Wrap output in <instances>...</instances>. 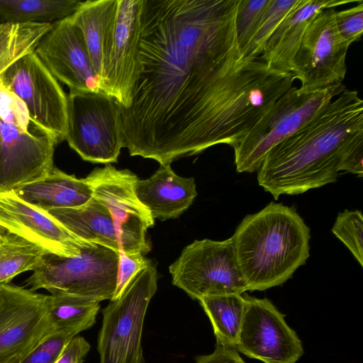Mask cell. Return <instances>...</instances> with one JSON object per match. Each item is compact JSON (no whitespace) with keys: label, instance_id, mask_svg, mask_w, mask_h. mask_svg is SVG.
<instances>
[{"label":"cell","instance_id":"cell-1","mask_svg":"<svg viewBox=\"0 0 363 363\" xmlns=\"http://www.w3.org/2000/svg\"><path fill=\"white\" fill-rule=\"evenodd\" d=\"M239 0H142L140 54L128 106L120 107L123 147L170 164L196 154L206 104L242 60Z\"/></svg>","mask_w":363,"mask_h":363},{"label":"cell","instance_id":"cell-2","mask_svg":"<svg viewBox=\"0 0 363 363\" xmlns=\"http://www.w3.org/2000/svg\"><path fill=\"white\" fill-rule=\"evenodd\" d=\"M340 171L363 177V100L347 88L269 151L257 181L277 200L334 183Z\"/></svg>","mask_w":363,"mask_h":363},{"label":"cell","instance_id":"cell-3","mask_svg":"<svg viewBox=\"0 0 363 363\" xmlns=\"http://www.w3.org/2000/svg\"><path fill=\"white\" fill-rule=\"evenodd\" d=\"M310 238L294 206L272 201L245 216L232 239L247 291H264L291 279L309 257Z\"/></svg>","mask_w":363,"mask_h":363},{"label":"cell","instance_id":"cell-4","mask_svg":"<svg viewBox=\"0 0 363 363\" xmlns=\"http://www.w3.org/2000/svg\"><path fill=\"white\" fill-rule=\"evenodd\" d=\"M118 252L86 242L74 257L46 253L26 284L33 291L43 289L51 294H67L99 303L111 301L116 286Z\"/></svg>","mask_w":363,"mask_h":363},{"label":"cell","instance_id":"cell-5","mask_svg":"<svg viewBox=\"0 0 363 363\" xmlns=\"http://www.w3.org/2000/svg\"><path fill=\"white\" fill-rule=\"evenodd\" d=\"M345 88L342 83L311 91L292 86L233 147L237 172H257L270 150L296 133Z\"/></svg>","mask_w":363,"mask_h":363},{"label":"cell","instance_id":"cell-6","mask_svg":"<svg viewBox=\"0 0 363 363\" xmlns=\"http://www.w3.org/2000/svg\"><path fill=\"white\" fill-rule=\"evenodd\" d=\"M157 271L152 263L140 271L116 300L101 312L97 350L99 363H144L141 344L149 303L157 289Z\"/></svg>","mask_w":363,"mask_h":363},{"label":"cell","instance_id":"cell-7","mask_svg":"<svg viewBox=\"0 0 363 363\" xmlns=\"http://www.w3.org/2000/svg\"><path fill=\"white\" fill-rule=\"evenodd\" d=\"M65 140L84 160L117 162L123 147L117 101L102 91H69Z\"/></svg>","mask_w":363,"mask_h":363},{"label":"cell","instance_id":"cell-8","mask_svg":"<svg viewBox=\"0 0 363 363\" xmlns=\"http://www.w3.org/2000/svg\"><path fill=\"white\" fill-rule=\"evenodd\" d=\"M172 284L192 299L247 289L237 263L232 237L216 241L195 240L169 266Z\"/></svg>","mask_w":363,"mask_h":363},{"label":"cell","instance_id":"cell-9","mask_svg":"<svg viewBox=\"0 0 363 363\" xmlns=\"http://www.w3.org/2000/svg\"><path fill=\"white\" fill-rule=\"evenodd\" d=\"M0 84L25 104L31 120L57 144L65 140L67 95L33 52L18 59L0 75Z\"/></svg>","mask_w":363,"mask_h":363},{"label":"cell","instance_id":"cell-10","mask_svg":"<svg viewBox=\"0 0 363 363\" xmlns=\"http://www.w3.org/2000/svg\"><path fill=\"white\" fill-rule=\"evenodd\" d=\"M93 197L110 211L121 238L120 251L145 255L151 250L147 230L154 225L149 211L135 193L138 177L128 169H117L111 164L96 168L86 177Z\"/></svg>","mask_w":363,"mask_h":363},{"label":"cell","instance_id":"cell-11","mask_svg":"<svg viewBox=\"0 0 363 363\" xmlns=\"http://www.w3.org/2000/svg\"><path fill=\"white\" fill-rule=\"evenodd\" d=\"M335 8L319 11L308 23L293 60L291 74L302 91L342 83L350 44L337 32Z\"/></svg>","mask_w":363,"mask_h":363},{"label":"cell","instance_id":"cell-12","mask_svg":"<svg viewBox=\"0 0 363 363\" xmlns=\"http://www.w3.org/2000/svg\"><path fill=\"white\" fill-rule=\"evenodd\" d=\"M141 6L142 0H118L104 47L100 91L123 108L130 104L139 65Z\"/></svg>","mask_w":363,"mask_h":363},{"label":"cell","instance_id":"cell-13","mask_svg":"<svg viewBox=\"0 0 363 363\" xmlns=\"http://www.w3.org/2000/svg\"><path fill=\"white\" fill-rule=\"evenodd\" d=\"M246 307L235 349L264 363H296L303 354L301 340L267 298L245 294Z\"/></svg>","mask_w":363,"mask_h":363},{"label":"cell","instance_id":"cell-14","mask_svg":"<svg viewBox=\"0 0 363 363\" xmlns=\"http://www.w3.org/2000/svg\"><path fill=\"white\" fill-rule=\"evenodd\" d=\"M52 330L47 295L0 284V357L23 359Z\"/></svg>","mask_w":363,"mask_h":363},{"label":"cell","instance_id":"cell-15","mask_svg":"<svg viewBox=\"0 0 363 363\" xmlns=\"http://www.w3.org/2000/svg\"><path fill=\"white\" fill-rule=\"evenodd\" d=\"M34 52L58 81L70 91H99L100 79L80 30L70 16L53 22Z\"/></svg>","mask_w":363,"mask_h":363},{"label":"cell","instance_id":"cell-16","mask_svg":"<svg viewBox=\"0 0 363 363\" xmlns=\"http://www.w3.org/2000/svg\"><path fill=\"white\" fill-rule=\"evenodd\" d=\"M0 193L35 181L53 166L57 144L41 128L24 131L0 121Z\"/></svg>","mask_w":363,"mask_h":363},{"label":"cell","instance_id":"cell-17","mask_svg":"<svg viewBox=\"0 0 363 363\" xmlns=\"http://www.w3.org/2000/svg\"><path fill=\"white\" fill-rule=\"evenodd\" d=\"M0 225L59 256H76L86 243L48 211L23 201L13 191L0 193Z\"/></svg>","mask_w":363,"mask_h":363},{"label":"cell","instance_id":"cell-18","mask_svg":"<svg viewBox=\"0 0 363 363\" xmlns=\"http://www.w3.org/2000/svg\"><path fill=\"white\" fill-rule=\"evenodd\" d=\"M357 1L299 0L267 40L259 57L270 69L291 73L294 57L307 26L320 10Z\"/></svg>","mask_w":363,"mask_h":363},{"label":"cell","instance_id":"cell-19","mask_svg":"<svg viewBox=\"0 0 363 363\" xmlns=\"http://www.w3.org/2000/svg\"><path fill=\"white\" fill-rule=\"evenodd\" d=\"M135 193L152 218L160 220L179 216L197 196L194 179L177 175L170 164L160 165L148 179L138 178Z\"/></svg>","mask_w":363,"mask_h":363},{"label":"cell","instance_id":"cell-20","mask_svg":"<svg viewBox=\"0 0 363 363\" xmlns=\"http://www.w3.org/2000/svg\"><path fill=\"white\" fill-rule=\"evenodd\" d=\"M23 201L42 209L74 208L93 197L86 178L80 179L53 167L46 174L13 190Z\"/></svg>","mask_w":363,"mask_h":363},{"label":"cell","instance_id":"cell-21","mask_svg":"<svg viewBox=\"0 0 363 363\" xmlns=\"http://www.w3.org/2000/svg\"><path fill=\"white\" fill-rule=\"evenodd\" d=\"M48 212L81 240L120 251L121 238L112 215L94 197L80 206L53 208Z\"/></svg>","mask_w":363,"mask_h":363},{"label":"cell","instance_id":"cell-22","mask_svg":"<svg viewBox=\"0 0 363 363\" xmlns=\"http://www.w3.org/2000/svg\"><path fill=\"white\" fill-rule=\"evenodd\" d=\"M118 0H87L70 16L80 30L89 55L99 79L102 72L103 51L114 18Z\"/></svg>","mask_w":363,"mask_h":363},{"label":"cell","instance_id":"cell-23","mask_svg":"<svg viewBox=\"0 0 363 363\" xmlns=\"http://www.w3.org/2000/svg\"><path fill=\"white\" fill-rule=\"evenodd\" d=\"M198 301L211 323L216 344L235 348L246 307L245 296L225 294Z\"/></svg>","mask_w":363,"mask_h":363},{"label":"cell","instance_id":"cell-24","mask_svg":"<svg viewBox=\"0 0 363 363\" xmlns=\"http://www.w3.org/2000/svg\"><path fill=\"white\" fill-rule=\"evenodd\" d=\"M79 0H0V19L11 23H52L73 15Z\"/></svg>","mask_w":363,"mask_h":363},{"label":"cell","instance_id":"cell-25","mask_svg":"<svg viewBox=\"0 0 363 363\" xmlns=\"http://www.w3.org/2000/svg\"><path fill=\"white\" fill-rule=\"evenodd\" d=\"M47 306L53 330L77 335L95 324L100 310L99 302L62 294L47 295Z\"/></svg>","mask_w":363,"mask_h":363},{"label":"cell","instance_id":"cell-26","mask_svg":"<svg viewBox=\"0 0 363 363\" xmlns=\"http://www.w3.org/2000/svg\"><path fill=\"white\" fill-rule=\"evenodd\" d=\"M47 252L0 225V284L19 274L34 271Z\"/></svg>","mask_w":363,"mask_h":363},{"label":"cell","instance_id":"cell-27","mask_svg":"<svg viewBox=\"0 0 363 363\" xmlns=\"http://www.w3.org/2000/svg\"><path fill=\"white\" fill-rule=\"evenodd\" d=\"M52 23H0V75L23 55L33 52Z\"/></svg>","mask_w":363,"mask_h":363},{"label":"cell","instance_id":"cell-28","mask_svg":"<svg viewBox=\"0 0 363 363\" xmlns=\"http://www.w3.org/2000/svg\"><path fill=\"white\" fill-rule=\"evenodd\" d=\"M270 0H239L235 16L237 45L242 60Z\"/></svg>","mask_w":363,"mask_h":363},{"label":"cell","instance_id":"cell-29","mask_svg":"<svg viewBox=\"0 0 363 363\" xmlns=\"http://www.w3.org/2000/svg\"><path fill=\"white\" fill-rule=\"evenodd\" d=\"M298 1L299 0H270L242 60L255 59L261 55L272 33Z\"/></svg>","mask_w":363,"mask_h":363},{"label":"cell","instance_id":"cell-30","mask_svg":"<svg viewBox=\"0 0 363 363\" xmlns=\"http://www.w3.org/2000/svg\"><path fill=\"white\" fill-rule=\"evenodd\" d=\"M331 230L363 266V218L361 211L345 210L340 213Z\"/></svg>","mask_w":363,"mask_h":363},{"label":"cell","instance_id":"cell-31","mask_svg":"<svg viewBox=\"0 0 363 363\" xmlns=\"http://www.w3.org/2000/svg\"><path fill=\"white\" fill-rule=\"evenodd\" d=\"M76 335L69 330H52L20 363H55L69 341Z\"/></svg>","mask_w":363,"mask_h":363},{"label":"cell","instance_id":"cell-32","mask_svg":"<svg viewBox=\"0 0 363 363\" xmlns=\"http://www.w3.org/2000/svg\"><path fill=\"white\" fill-rule=\"evenodd\" d=\"M0 121L26 132L40 128L31 120L23 101L1 84Z\"/></svg>","mask_w":363,"mask_h":363},{"label":"cell","instance_id":"cell-33","mask_svg":"<svg viewBox=\"0 0 363 363\" xmlns=\"http://www.w3.org/2000/svg\"><path fill=\"white\" fill-rule=\"evenodd\" d=\"M335 25L341 38L351 45L363 33V1L347 9L335 12Z\"/></svg>","mask_w":363,"mask_h":363},{"label":"cell","instance_id":"cell-34","mask_svg":"<svg viewBox=\"0 0 363 363\" xmlns=\"http://www.w3.org/2000/svg\"><path fill=\"white\" fill-rule=\"evenodd\" d=\"M152 264L141 254L118 252V266L116 290L112 300L118 298L137 274Z\"/></svg>","mask_w":363,"mask_h":363},{"label":"cell","instance_id":"cell-35","mask_svg":"<svg viewBox=\"0 0 363 363\" xmlns=\"http://www.w3.org/2000/svg\"><path fill=\"white\" fill-rule=\"evenodd\" d=\"M90 347L85 338L77 335L67 345L55 363H83Z\"/></svg>","mask_w":363,"mask_h":363},{"label":"cell","instance_id":"cell-36","mask_svg":"<svg viewBox=\"0 0 363 363\" xmlns=\"http://www.w3.org/2000/svg\"><path fill=\"white\" fill-rule=\"evenodd\" d=\"M196 363H245L235 347L216 345L214 351L195 357Z\"/></svg>","mask_w":363,"mask_h":363},{"label":"cell","instance_id":"cell-37","mask_svg":"<svg viewBox=\"0 0 363 363\" xmlns=\"http://www.w3.org/2000/svg\"><path fill=\"white\" fill-rule=\"evenodd\" d=\"M23 358L19 357H1L0 363H20Z\"/></svg>","mask_w":363,"mask_h":363},{"label":"cell","instance_id":"cell-38","mask_svg":"<svg viewBox=\"0 0 363 363\" xmlns=\"http://www.w3.org/2000/svg\"><path fill=\"white\" fill-rule=\"evenodd\" d=\"M0 135H1V127H0Z\"/></svg>","mask_w":363,"mask_h":363}]
</instances>
